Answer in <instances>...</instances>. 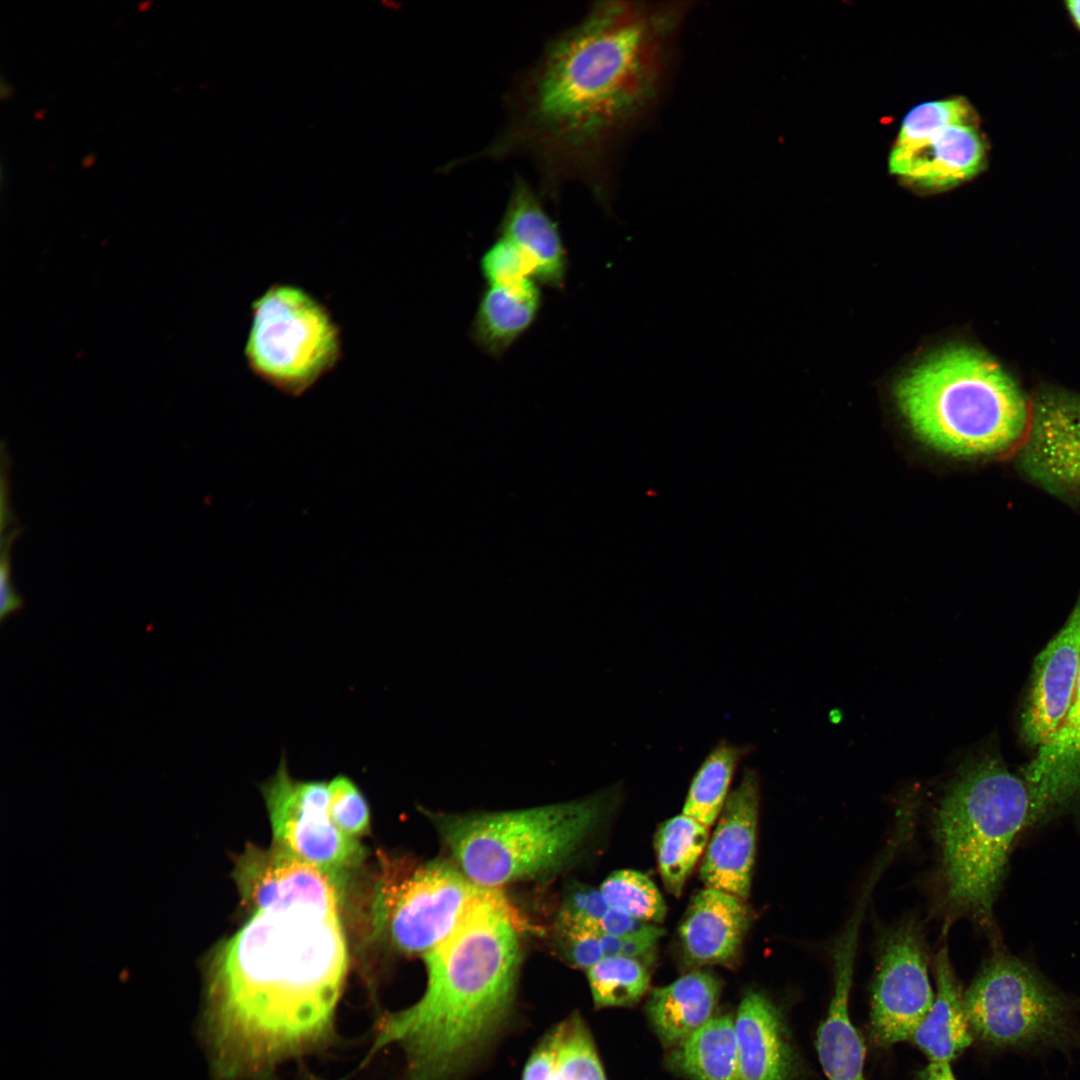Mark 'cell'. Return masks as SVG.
Segmentation results:
<instances>
[{
  "label": "cell",
  "mask_w": 1080,
  "mask_h": 1080,
  "mask_svg": "<svg viewBox=\"0 0 1080 1080\" xmlns=\"http://www.w3.org/2000/svg\"><path fill=\"white\" fill-rule=\"evenodd\" d=\"M480 271L486 286H507L536 280L532 266L523 253L499 236L482 254Z\"/></svg>",
  "instance_id": "obj_33"
},
{
  "label": "cell",
  "mask_w": 1080,
  "mask_h": 1080,
  "mask_svg": "<svg viewBox=\"0 0 1080 1080\" xmlns=\"http://www.w3.org/2000/svg\"><path fill=\"white\" fill-rule=\"evenodd\" d=\"M519 926L502 893L486 888L452 933L423 955L422 997L388 1016L375 1039L376 1048L402 1049L406 1080H455L506 1023L520 964Z\"/></svg>",
  "instance_id": "obj_3"
},
{
  "label": "cell",
  "mask_w": 1080,
  "mask_h": 1080,
  "mask_svg": "<svg viewBox=\"0 0 1080 1080\" xmlns=\"http://www.w3.org/2000/svg\"><path fill=\"white\" fill-rule=\"evenodd\" d=\"M541 306V290L534 279L486 286L471 322V339L482 352L499 359L534 324Z\"/></svg>",
  "instance_id": "obj_22"
},
{
  "label": "cell",
  "mask_w": 1080,
  "mask_h": 1080,
  "mask_svg": "<svg viewBox=\"0 0 1080 1080\" xmlns=\"http://www.w3.org/2000/svg\"><path fill=\"white\" fill-rule=\"evenodd\" d=\"M609 908L649 923H660L666 905L653 881L635 870H620L609 875L599 888Z\"/></svg>",
  "instance_id": "obj_30"
},
{
  "label": "cell",
  "mask_w": 1080,
  "mask_h": 1080,
  "mask_svg": "<svg viewBox=\"0 0 1080 1080\" xmlns=\"http://www.w3.org/2000/svg\"><path fill=\"white\" fill-rule=\"evenodd\" d=\"M244 356L255 376L300 397L342 359L341 328L308 291L275 283L251 304Z\"/></svg>",
  "instance_id": "obj_8"
},
{
  "label": "cell",
  "mask_w": 1080,
  "mask_h": 1080,
  "mask_svg": "<svg viewBox=\"0 0 1080 1080\" xmlns=\"http://www.w3.org/2000/svg\"><path fill=\"white\" fill-rule=\"evenodd\" d=\"M988 153L986 137L976 120L946 126L914 144H895L888 168L913 188L939 192L983 172Z\"/></svg>",
  "instance_id": "obj_15"
},
{
  "label": "cell",
  "mask_w": 1080,
  "mask_h": 1080,
  "mask_svg": "<svg viewBox=\"0 0 1080 1080\" xmlns=\"http://www.w3.org/2000/svg\"><path fill=\"white\" fill-rule=\"evenodd\" d=\"M720 991V980L702 970L653 989L645 1010L662 1045L669 1050L712 1018Z\"/></svg>",
  "instance_id": "obj_23"
},
{
  "label": "cell",
  "mask_w": 1080,
  "mask_h": 1080,
  "mask_svg": "<svg viewBox=\"0 0 1080 1080\" xmlns=\"http://www.w3.org/2000/svg\"><path fill=\"white\" fill-rule=\"evenodd\" d=\"M665 1064L689 1080H741L734 1019L713 1016L670 1048Z\"/></svg>",
  "instance_id": "obj_26"
},
{
  "label": "cell",
  "mask_w": 1080,
  "mask_h": 1080,
  "mask_svg": "<svg viewBox=\"0 0 1080 1080\" xmlns=\"http://www.w3.org/2000/svg\"><path fill=\"white\" fill-rule=\"evenodd\" d=\"M685 11L679 2L594 4L521 81L508 125L484 154L526 152L550 189L581 177L604 200L608 152L658 97Z\"/></svg>",
  "instance_id": "obj_1"
},
{
  "label": "cell",
  "mask_w": 1080,
  "mask_h": 1080,
  "mask_svg": "<svg viewBox=\"0 0 1080 1080\" xmlns=\"http://www.w3.org/2000/svg\"><path fill=\"white\" fill-rule=\"evenodd\" d=\"M1031 814L1027 783L992 746L959 765L932 815L940 896L951 914L991 927L1012 846Z\"/></svg>",
  "instance_id": "obj_4"
},
{
  "label": "cell",
  "mask_w": 1080,
  "mask_h": 1080,
  "mask_svg": "<svg viewBox=\"0 0 1080 1080\" xmlns=\"http://www.w3.org/2000/svg\"><path fill=\"white\" fill-rule=\"evenodd\" d=\"M594 1005L630 1007L648 991L651 975L642 960L623 956L603 958L587 970Z\"/></svg>",
  "instance_id": "obj_29"
},
{
  "label": "cell",
  "mask_w": 1080,
  "mask_h": 1080,
  "mask_svg": "<svg viewBox=\"0 0 1080 1080\" xmlns=\"http://www.w3.org/2000/svg\"><path fill=\"white\" fill-rule=\"evenodd\" d=\"M857 937L853 932H842L833 949V995L816 1037L819 1062L827 1080H866V1048L849 1012Z\"/></svg>",
  "instance_id": "obj_18"
},
{
  "label": "cell",
  "mask_w": 1080,
  "mask_h": 1080,
  "mask_svg": "<svg viewBox=\"0 0 1080 1080\" xmlns=\"http://www.w3.org/2000/svg\"><path fill=\"white\" fill-rule=\"evenodd\" d=\"M608 908L600 889L575 885L569 889L565 897L560 921L598 924Z\"/></svg>",
  "instance_id": "obj_35"
},
{
  "label": "cell",
  "mask_w": 1080,
  "mask_h": 1080,
  "mask_svg": "<svg viewBox=\"0 0 1080 1080\" xmlns=\"http://www.w3.org/2000/svg\"><path fill=\"white\" fill-rule=\"evenodd\" d=\"M607 798L597 794L541 807L431 814L460 870L490 889L561 865L598 824Z\"/></svg>",
  "instance_id": "obj_6"
},
{
  "label": "cell",
  "mask_w": 1080,
  "mask_h": 1080,
  "mask_svg": "<svg viewBox=\"0 0 1080 1080\" xmlns=\"http://www.w3.org/2000/svg\"><path fill=\"white\" fill-rule=\"evenodd\" d=\"M329 814L334 824L347 836L358 838L367 833L370 810L366 798L354 781L337 775L328 782Z\"/></svg>",
  "instance_id": "obj_32"
},
{
  "label": "cell",
  "mask_w": 1080,
  "mask_h": 1080,
  "mask_svg": "<svg viewBox=\"0 0 1080 1080\" xmlns=\"http://www.w3.org/2000/svg\"><path fill=\"white\" fill-rule=\"evenodd\" d=\"M751 922L744 899L707 887L692 897L679 927L686 959L695 965H728L740 953Z\"/></svg>",
  "instance_id": "obj_19"
},
{
  "label": "cell",
  "mask_w": 1080,
  "mask_h": 1080,
  "mask_svg": "<svg viewBox=\"0 0 1080 1080\" xmlns=\"http://www.w3.org/2000/svg\"><path fill=\"white\" fill-rule=\"evenodd\" d=\"M964 1006L973 1037L993 1050L1080 1053V1002L1008 952L983 963Z\"/></svg>",
  "instance_id": "obj_7"
},
{
  "label": "cell",
  "mask_w": 1080,
  "mask_h": 1080,
  "mask_svg": "<svg viewBox=\"0 0 1080 1080\" xmlns=\"http://www.w3.org/2000/svg\"><path fill=\"white\" fill-rule=\"evenodd\" d=\"M485 889L461 870L429 863L407 877L382 879L374 922L400 950L424 955L452 933Z\"/></svg>",
  "instance_id": "obj_9"
},
{
  "label": "cell",
  "mask_w": 1080,
  "mask_h": 1080,
  "mask_svg": "<svg viewBox=\"0 0 1080 1080\" xmlns=\"http://www.w3.org/2000/svg\"><path fill=\"white\" fill-rule=\"evenodd\" d=\"M497 232L523 253L539 284L564 287L568 256L559 228L522 177L513 182Z\"/></svg>",
  "instance_id": "obj_20"
},
{
  "label": "cell",
  "mask_w": 1080,
  "mask_h": 1080,
  "mask_svg": "<svg viewBox=\"0 0 1080 1080\" xmlns=\"http://www.w3.org/2000/svg\"><path fill=\"white\" fill-rule=\"evenodd\" d=\"M937 991L928 1013L910 1040L930 1063H951L973 1042L964 1006V992L946 947L935 958Z\"/></svg>",
  "instance_id": "obj_24"
},
{
  "label": "cell",
  "mask_w": 1080,
  "mask_h": 1080,
  "mask_svg": "<svg viewBox=\"0 0 1080 1080\" xmlns=\"http://www.w3.org/2000/svg\"><path fill=\"white\" fill-rule=\"evenodd\" d=\"M708 827L680 814L665 821L655 837L659 871L666 890L679 897L708 844Z\"/></svg>",
  "instance_id": "obj_27"
},
{
  "label": "cell",
  "mask_w": 1080,
  "mask_h": 1080,
  "mask_svg": "<svg viewBox=\"0 0 1080 1080\" xmlns=\"http://www.w3.org/2000/svg\"><path fill=\"white\" fill-rule=\"evenodd\" d=\"M21 530L13 529L3 535L1 542V565H0V619L1 623L11 615L18 613L24 607V600L17 592L11 578V546L20 534Z\"/></svg>",
  "instance_id": "obj_36"
},
{
  "label": "cell",
  "mask_w": 1080,
  "mask_h": 1080,
  "mask_svg": "<svg viewBox=\"0 0 1080 1080\" xmlns=\"http://www.w3.org/2000/svg\"><path fill=\"white\" fill-rule=\"evenodd\" d=\"M559 928L563 954L573 966L588 970L604 958L598 924L560 921Z\"/></svg>",
  "instance_id": "obj_34"
},
{
  "label": "cell",
  "mask_w": 1080,
  "mask_h": 1080,
  "mask_svg": "<svg viewBox=\"0 0 1080 1080\" xmlns=\"http://www.w3.org/2000/svg\"><path fill=\"white\" fill-rule=\"evenodd\" d=\"M759 801L758 775L754 770H746L738 786L729 793L706 846L700 877L707 887L744 900L749 897Z\"/></svg>",
  "instance_id": "obj_16"
},
{
  "label": "cell",
  "mask_w": 1080,
  "mask_h": 1080,
  "mask_svg": "<svg viewBox=\"0 0 1080 1080\" xmlns=\"http://www.w3.org/2000/svg\"><path fill=\"white\" fill-rule=\"evenodd\" d=\"M348 967L338 912L254 911L209 958L201 1033L216 1080H259L333 1031Z\"/></svg>",
  "instance_id": "obj_2"
},
{
  "label": "cell",
  "mask_w": 1080,
  "mask_h": 1080,
  "mask_svg": "<svg viewBox=\"0 0 1080 1080\" xmlns=\"http://www.w3.org/2000/svg\"><path fill=\"white\" fill-rule=\"evenodd\" d=\"M1064 6L1072 23L1080 31V0H1067Z\"/></svg>",
  "instance_id": "obj_41"
},
{
  "label": "cell",
  "mask_w": 1080,
  "mask_h": 1080,
  "mask_svg": "<svg viewBox=\"0 0 1080 1080\" xmlns=\"http://www.w3.org/2000/svg\"><path fill=\"white\" fill-rule=\"evenodd\" d=\"M922 929L907 919L885 931L877 945L870 1032L887 1047L910 1040L934 1000Z\"/></svg>",
  "instance_id": "obj_11"
},
{
  "label": "cell",
  "mask_w": 1080,
  "mask_h": 1080,
  "mask_svg": "<svg viewBox=\"0 0 1080 1080\" xmlns=\"http://www.w3.org/2000/svg\"><path fill=\"white\" fill-rule=\"evenodd\" d=\"M1019 465L1040 486L1080 499V397L1048 393L1031 408Z\"/></svg>",
  "instance_id": "obj_14"
},
{
  "label": "cell",
  "mask_w": 1080,
  "mask_h": 1080,
  "mask_svg": "<svg viewBox=\"0 0 1080 1080\" xmlns=\"http://www.w3.org/2000/svg\"><path fill=\"white\" fill-rule=\"evenodd\" d=\"M896 399L921 440L954 456L1020 447L1030 425L1018 385L990 356L967 346L932 354L898 382Z\"/></svg>",
  "instance_id": "obj_5"
},
{
  "label": "cell",
  "mask_w": 1080,
  "mask_h": 1080,
  "mask_svg": "<svg viewBox=\"0 0 1080 1080\" xmlns=\"http://www.w3.org/2000/svg\"><path fill=\"white\" fill-rule=\"evenodd\" d=\"M12 91H13L12 86H10L8 83H6V81L2 78L1 79V84H0L1 97L2 98L8 97L12 93Z\"/></svg>",
  "instance_id": "obj_42"
},
{
  "label": "cell",
  "mask_w": 1080,
  "mask_h": 1080,
  "mask_svg": "<svg viewBox=\"0 0 1080 1080\" xmlns=\"http://www.w3.org/2000/svg\"><path fill=\"white\" fill-rule=\"evenodd\" d=\"M1080 674V594L1062 627L1033 661L1019 715V736L1036 750L1060 726Z\"/></svg>",
  "instance_id": "obj_13"
},
{
  "label": "cell",
  "mask_w": 1080,
  "mask_h": 1080,
  "mask_svg": "<svg viewBox=\"0 0 1080 1080\" xmlns=\"http://www.w3.org/2000/svg\"><path fill=\"white\" fill-rule=\"evenodd\" d=\"M743 755V747L727 742L717 744L697 770L682 814L708 828L714 824L727 800L731 780Z\"/></svg>",
  "instance_id": "obj_28"
},
{
  "label": "cell",
  "mask_w": 1080,
  "mask_h": 1080,
  "mask_svg": "<svg viewBox=\"0 0 1080 1080\" xmlns=\"http://www.w3.org/2000/svg\"><path fill=\"white\" fill-rule=\"evenodd\" d=\"M522 1080H606L581 1016H569L544 1036L528 1058Z\"/></svg>",
  "instance_id": "obj_25"
},
{
  "label": "cell",
  "mask_w": 1080,
  "mask_h": 1080,
  "mask_svg": "<svg viewBox=\"0 0 1080 1080\" xmlns=\"http://www.w3.org/2000/svg\"><path fill=\"white\" fill-rule=\"evenodd\" d=\"M665 930L656 924L622 938L620 956L643 960L655 948Z\"/></svg>",
  "instance_id": "obj_37"
},
{
  "label": "cell",
  "mask_w": 1080,
  "mask_h": 1080,
  "mask_svg": "<svg viewBox=\"0 0 1080 1080\" xmlns=\"http://www.w3.org/2000/svg\"><path fill=\"white\" fill-rule=\"evenodd\" d=\"M273 843L318 867L339 884L357 867L364 850L329 814L328 782L294 779L282 755L275 773L261 784Z\"/></svg>",
  "instance_id": "obj_10"
},
{
  "label": "cell",
  "mask_w": 1080,
  "mask_h": 1080,
  "mask_svg": "<svg viewBox=\"0 0 1080 1080\" xmlns=\"http://www.w3.org/2000/svg\"><path fill=\"white\" fill-rule=\"evenodd\" d=\"M741 1080H794L793 1048L776 1005L762 992H746L734 1019Z\"/></svg>",
  "instance_id": "obj_21"
},
{
  "label": "cell",
  "mask_w": 1080,
  "mask_h": 1080,
  "mask_svg": "<svg viewBox=\"0 0 1080 1080\" xmlns=\"http://www.w3.org/2000/svg\"><path fill=\"white\" fill-rule=\"evenodd\" d=\"M1021 776L1032 799L1030 825L1080 813V674L1060 726L1034 751Z\"/></svg>",
  "instance_id": "obj_17"
},
{
  "label": "cell",
  "mask_w": 1080,
  "mask_h": 1080,
  "mask_svg": "<svg viewBox=\"0 0 1080 1080\" xmlns=\"http://www.w3.org/2000/svg\"><path fill=\"white\" fill-rule=\"evenodd\" d=\"M917 1080H957L951 1063H928L919 1073Z\"/></svg>",
  "instance_id": "obj_39"
},
{
  "label": "cell",
  "mask_w": 1080,
  "mask_h": 1080,
  "mask_svg": "<svg viewBox=\"0 0 1080 1080\" xmlns=\"http://www.w3.org/2000/svg\"><path fill=\"white\" fill-rule=\"evenodd\" d=\"M600 945L604 958L618 957L621 953L622 938L600 930Z\"/></svg>",
  "instance_id": "obj_40"
},
{
  "label": "cell",
  "mask_w": 1080,
  "mask_h": 1080,
  "mask_svg": "<svg viewBox=\"0 0 1080 1080\" xmlns=\"http://www.w3.org/2000/svg\"><path fill=\"white\" fill-rule=\"evenodd\" d=\"M233 878L252 912L298 905L338 912L340 884L275 843L268 848L248 844L237 858Z\"/></svg>",
  "instance_id": "obj_12"
},
{
  "label": "cell",
  "mask_w": 1080,
  "mask_h": 1080,
  "mask_svg": "<svg viewBox=\"0 0 1080 1080\" xmlns=\"http://www.w3.org/2000/svg\"><path fill=\"white\" fill-rule=\"evenodd\" d=\"M976 120L975 110L963 97L925 102L904 117L895 144H914L946 126Z\"/></svg>",
  "instance_id": "obj_31"
},
{
  "label": "cell",
  "mask_w": 1080,
  "mask_h": 1080,
  "mask_svg": "<svg viewBox=\"0 0 1080 1080\" xmlns=\"http://www.w3.org/2000/svg\"><path fill=\"white\" fill-rule=\"evenodd\" d=\"M649 924L652 923L642 921L626 913L608 908L599 921L598 926L603 933L625 937L644 929Z\"/></svg>",
  "instance_id": "obj_38"
}]
</instances>
